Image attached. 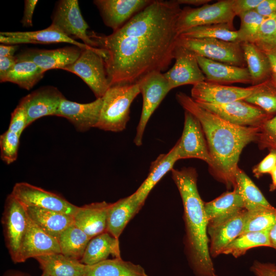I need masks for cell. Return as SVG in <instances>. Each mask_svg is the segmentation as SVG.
<instances>
[{
	"instance_id": "obj_15",
	"label": "cell",
	"mask_w": 276,
	"mask_h": 276,
	"mask_svg": "<svg viewBox=\"0 0 276 276\" xmlns=\"http://www.w3.org/2000/svg\"><path fill=\"white\" fill-rule=\"evenodd\" d=\"M258 85L241 87L204 81L193 85L191 91V98L197 103H228L245 100L255 91Z\"/></svg>"
},
{
	"instance_id": "obj_37",
	"label": "cell",
	"mask_w": 276,
	"mask_h": 276,
	"mask_svg": "<svg viewBox=\"0 0 276 276\" xmlns=\"http://www.w3.org/2000/svg\"><path fill=\"white\" fill-rule=\"evenodd\" d=\"M179 37L193 38H213L227 41H237V31L226 24H213L190 28Z\"/></svg>"
},
{
	"instance_id": "obj_5",
	"label": "cell",
	"mask_w": 276,
	"mask_h": 276,
	"mask_svg": "<svg viewBox=\"0 0 276 276\" xmlns=\"http://www.w3.org/2000/svg\"><path fill=\"white\" fill-rule=\"evenodd\" d=\"M99 48L82 50L77 60L62 70L81 78L92 90L97 99L102 98L110 86L104 58Z\"/></svg>"
},
{
	"instance_id": "obj_3",
	"label": "cell",
	"mask_w": 276,
	"mask_h": 276,
	"mask_svg": "<svg viewBox=\"0 0 276 276\" xmlns=\"http://www.w3.org/2000/svg\"><path fill=\"white\" fill-rule=\"evenodd\" d=\"M172 178L180 193L183 207L186 248L190 265L196 276H214L210 254L208 221L198 191L197 173L192 167L174 169Z\"/></svg>"
},
{
	"instance_id": "obj_34",
	"label": "cell",
	"mask_w": 276,
	"mask_h": 276,
	"mask_svg": "<svg viewBox=\"0 0 276 276\" xmlns=\"http://www.w3.org/2000/svg\"><path fill=\"white\" fill-rule=\"evenodd\" d=\"M45 72L33 62L17 60L1 82H12L22 88L30 90L43 78Z\"/></svg>"
},
{
	"instance_id": "obj_35",
	"label": "cell",
	"mask_w": 276,
	"mask_h": 276,
	"mask_svg": "<svg viewBox=\"0 0 276 276\" xmlns=\"http://www.w3.org/2000/svg\"><path fill=\"white\" fill-rule=\"evenodd\" d=\"M235 188L239 191L247 211L272 206L251 179L239 167L235 174Z\"/></svg>"
},
{
	"instance_id": "obj_10",
	"label": "cell",
	"mask_w": 276,
	"mask_h": 276,
	"mask_svg": "<svg viewBox=\"0 0 276 276\" xmlns=\"http://www.w3.org/2000/svg\"><path fill=\"white\" fill-rule=\"evenodd\" d=\"M11 194L26 206L52 210L73 216L79 207L57 194L27 182L16 183Z\"/></svg>"
},
{
	"instance_id": "obj_14",
	"label": "cell",
	"mask_w": 276,
	"mask_h": 276,
	"mask_svg": "<svg viewBox=\"0 0 276 276\" xmlns=\"http://www.w3.org/2000/svg\"><path fill=\"white\" fill-rule=\"evenodd\" d=\"M174 59H175L174 65L164 73L170 90L181 85H194L205 81L196 55L193 52L177 43L174 52Z\"/></svg>"
},
{
	"instance_id": "obj_11",
	"label": "cell",
	"mask_w": 276,
	"mask_h": 276,
	"mask_svg": "<svg viewBox=\"0 0 276 276\" xmlns=\"http://www.w3.org/2000/svg\"><path fill=\"white\" fill-rule=\"evenodd\" d=\"M52 19L51 25L67 36L79 38L85 44L98 48L97 43L90 38L87 32L88 26L81 14L77 0L58 2Z\"/></svg>"
},
{
	"instance_id": "obj_7",
	"label": "cell",
	"mask_w": 276,
	"mask_h": 276,
	"mask_svg": "<svg viewBox=\"0 0 276 276\" xmlns=\"http://www.w3.org/2000/svg\"><path fill=\"white\" fill-rule=\"evenodd\" d=\"M235 16L233 0L218 1L196 8L185 7L177 20V32L179 36L190 28L213 24H226L234 26Z\"/></svg>"
},
{
	"instance_id": "obj_8",
	"label": "cell",
	"mask_w": 276,
	"mask_h": 276,
	"mask_svg": "<svg viewBox=\"0 0 276 276\" xmlns=\"http://www.w3.org/2000/svg\"><path fill=\"white\" fill-rule=\"evenodd\" d=\"M138 82L143 96V106L133 142L136 146H141L150 117L170 89L162 72L150 73Z\"/></svg>"
},
{
	"instance_id": "obj_58",
	"label": "cell",
	"mask_w": 276,
	"mask_h": 276,
	"mask_svg": "<svg viewBox=\"0 0 276 276\" xmlns=\"http://www.w3.org/2000/svg\"><path fill=\"white\" fill-rule=\"evenodd\" d=\"M214 276H218V275H217V274H215V275H214Z\"/></svg>"
},
{
	"instance_id": "obj_27",
	"label": "cell",
	"mask_w": 276,
	"mask_h": 276,
	"mask_svg": "<svg viewBox=\"0 0 276 276\" xmlns=\"http://www.w3.org/2000/svg\"><path fill=\"white\" fill-rule=\"evenodd\" d=\"M142 207L133 194L110 203L106 232L119 239L128 223Z\"/></svg>"
},
{
	"instance_id": "obj_6",
	"label": "cell",
	"mask_w": 276,
	"mask_h": 276,
	"mask_svg": "<svg viewBox=\"0 0 276 276\" xmlns=\"http://www.w3.org/2000/svg\"><path fill=\"white\" fill-rule=\"evenodd\" d=\"M177 43L197 56L237 66L246 67L240 42L213 38L178 37Z\"/></svg>"
},
{
	"instance_id": "obj_56",
	"label": "cell",
	"mask_w": 276,
	"mask_h": 276,
	"mask_svg": "<svg viewBox=\"0 0 276 276\" xmlns=\"http://www.w3.org/2000/svg\"><path fill=\"white\" fill-rule=\"evenodd\" d=\"M271 79L273 81V82L275 84H276V74H275L272 73Z\"/></svg>"
},
{
	"instance_id": "obj_42",
	"label": "cell",
	"mask_w": 276,
	"mask_h": 276,
	"mask_svg": "<svg viewBox=\"0 0 276 276\" xmlns=\"http://www.w3.org/2000/svg\"><path fill=\"white\" fill-rule=\"evenodd\" d=\"M253 43L257 45H276V13L265 18Z\"/></svg>"
},
{
	"instance_id": "obj_51",
	"label": "cell",
	"mask_w": 276,
	"mask_h": 276,
	"mask_svg": "<svg viewBox=\"0 0 276 276\" xmlns=\"http://www.w3.org/2000/svg\"><path fill=\"white\" fill-rule=\"evenodd\" d=\"M257 46L266 55L270 62L272 73L276 74V45H260Z\"/></svg>"
},
{
	"instance_id": "obj_29",
	"label": "cell",
	"mask_w": 276,
	"mask_h": 276,
	"mask_svg": "<svg viewBox=\"0 0 276 276\" xmlns=\"http://www.w3.org/2000/svg\"><path fill=\"white\" fill-rule=\"evenodd\" d=\"M110 255L121 258L119 239L105 232L90 239L80 261L91 265L108 259Z\"/></svg>"
},
{
	"instance_id": "obj_38",
	"label": "cell",
	"mask_w": 276,
	"mask_h": 276,
	"mask_svg": "<svg viewBox=\"0 0 276 276\" xmlns=\"http://www.w3.org/2000/svg\"><path fill=\"white\" fill-rule=\"evenodd\" d=\"M245 101L259 107L271 116L276 114V84L271 79L259 84Z\"/></svg>"
},
{
	"instance_id": "obj_2",
	"label": "cell",
	"mask_w": 276,
	"mask_h": 276,
	"mask_svg": "<svg viewBox=\"0 0 276 276\" xmlns=\"http://www.w3.org/2000/svg\"><path fill=\"white\" fill-rule=\"evenodd\" d=\"M179 105L200 122L204 132L212 165V175L228 189L235 187V174L244 148L256 142L260 127H242L224 120L198 105L191 97L179 91L176 95Z\"/></svg>"
},
{
	"instance_id": "obj_50",
	"label": "cell",
	"mask_w": 276,
	"mask_h": 276,
	"mask_svg": "<svg viewBox=\"0 0 276 276\" xmlns=\"http://www.w3.org/2000/svg\"><path fill=\"white\" fill-rule=\"evenodd\" d=\"M17 59L16 56L0 57V80L13 67Z\"/></svg>"
},
{
	"instance_id": "obj_28",
	"label": "cell",
	"mask_w": 276,
	"mask_h": 276,
	"mask_svg": "<svg viewBox=\"0 0 276 276\" xmlns=\"http://www.w3.org/2000/svg\"><path fill=\"white\" fill-rule=\"evenodd\" d=\"M30 219L42 230L58 239L61 233L74 224L73 216L33 206H26Z\"/></svg>"
},
{
	"instance_id": "obj_1",
	"label": "cell",
	"mask_w": 276,
	"mask_h": 276,
	"mask_svg": "<svg viewBox=\"0 0 276 276\" xmlns=\"http://www.w3.org/2000/svg\"><path fill=\"white\" fill-rule=\"evenodd\" d=\"M181 9L176 1H153L110 35L88 33L103 51L110 86L137 83L165 71L174 59Z\"/></svg>"
},
{
	"instance_id": "obj_46",
	"label": "cell",
	"mask_w": 276,
	"mask_h": 276,
	"mask_svg": "<svg viewBox=\"0 0 276 276\" xmlns=\"http://www.w3.org/2000/svg\"><path fill=\"white\" fill-rule=\"evenodd\" d=\"M262 0H233V9L236 16L255 10Z\"/></svg>"
},
{
	"instance_id": "obj_13",
	"label": "cell",
	"mask_w": 276,
	"mask_h": 276,
	"mask_svg": "<svg viewBox=\"0 0 276 276\" xmlns=\"http://www.w3.org/2000/svg\"><path fill=\"white\" fill-rule=\"evenodd\" d=\"M176 144L179 159H199L206 163L209 168L211 166L212 159L201 124L188 111L185 110L182 133Z\"/></svg>"
},
{
	"instance_id": "obj_43",
	"label": "cell",
	"mask_w": 276,
	"mask_h": 276,
	"mask_svg": "<svg viewBox=\"0 0 276 276\" xmlns=\"http://www.w3.org/2000/svg\"><path fill=\"white\" fill-rule=\"evenodd\" d=\"M256 142L261 149L276 150V114L260 127Z\"/></svg>"
},
{
	"instance_id": "obj_26",
	"label": "cell",
	"mask_w": 276,
	"mask_h": 276,
	"mask_svg": "<svg viewBox=\"0 0 276 276\" xmlns=\"http://www.w3.org/2000/svg\"><path fill=\"white\" fill-rule=\"evenodd\" d=\"M179 159L175 144L168 152L160 154L151 163L147 178L133 193L141 205H143L152 189L165 175L173 169L174 164Z\"/></svg>"
},
{
	"instance_id": "obj_20",
	"label": "cell",
	"mask_w": 276,
	"mask_h": 276,
	"mask_svg": "<svg viewBox=\"0 0 276 276\" xmlns=\"http://www.w3.org/2000/svg\"><path fill=\"white\" fill-rule=\"evenodd\" d=\"M83 49L77 47H65L54 50H30L16 56L17 60L33 62L45 72L61 69L75 62Z\"/></svg>"
},
{
	"instance_id": "obj_19",
	"label": "cell",
	"mask_w": 276,
	"mask_h": 276,
	"mask_svg": "<svg viewBox=\"0 0 276 276\" xmlns=\"http://www.w3.org/2000/svg\"><path fill=\"white\" fill-rule=\"evenodd\" d=\"M61 253L58 239L46 233L29 217L27 228L21 243L18 263L30 258Z\"/></svg>"
},
{
	"instance_id": "obj_4",
	"label": "cell",
	"mask_w": 276,
	"mask_h": 276,
	"mask_svg": "<svg viewBox=\"0 0 276 276\" xmlns=\"http://www.w3.org/2000/svg\"><path fill=\"white\" fill-rule=\"evenodd\" d=\"M140 93L139 82L111 85L102 97L103 105L96 128L114 132L124 130L130 119L131 103Z\"/></svg>"
},
{
	"instance_id": "obj_25",
	"label": "cell",
	"mask_w": 276,
	"mask_h": 276,
	"mask_svg": "<svg viewBox=\"0 0 276 276\" xmlns=\"http://www.w3.org/2000/svg\"><path fill=\"white\" fill-rule=\"evenodd\" d=\"M110 203L102 201L78 207L73 216L74 224L91 238L106 232Z\"/></svg>"
},
{
	"instance_id": "obj_30",
	"label": "cell",
	"mask_w": 276,
	"mask_h": 276,
	"mask_svg": "<svg viewBox=\"0 0 276 276\" xmlns=\"http://www.w3.org/2000/svg\"><path fill=\"white\" fill-rule=\"evenodd\" d=\"M83 276H148L140 265L121 258L106 259L98 263L85 265Z\"/></svg>"
},
{
	"instance_id": "obj_55",
	"label": "cell",
	"mask_w": 276,
	"mask_h": 276,
	"mask_svg": "<svg viewBox=\"0 0 276 276\" xmlns=\"http://www.w3.org/2000/svg\"><path fill=\"white\" fill-rule=\"evenodd\" d=\"M271 177V183L269 186V191L272 192L276 190V166L270 173Z\"/></svg>"
},
{
	"instance_id": "obj_57",
	"label": "cell",
	"mask_w": 276,
	"mask_h": 276,
	"mask_svg": "<svg viewBox=\"0 0 276 276\" xmlns=\"http://www.w3.org/2000/svg\"><path fill=\"white\" fill-rule=\"evenodd\" d=\"M41 276H50V275L48 274L47 273H46L45 272H43V273L42 274Z\"/></svg>"
},
{
	"instance_id": "obj_18",
	"label": "cell",
	"mask_w": 276,
	"mask_h": 276,
	"mask_svg": "<svg viewBox=\"0 0 276 276\" xmlns=\"http://www.w3.org/2000/svg\"><path fill=\"white\" fill-rule=\"evenodd\" d=\"M102 105V98L88 103H79L64 98L61 101L56 116L66 119L77 130L84 132L96 127Z\"/></svg>"
},
{
	"instance_id": "obj_59",
	"label": "cell",
	"mask_w": 276,
	"mask_h": 276,
	"mask_svg": "<svg viewBox=\"0 0 276 276\" xmlns=\"http://www.w3.org/2000/svg\"><path fill=\"white\" fill-rule=\"evenodd\" d=\"M275 275H276V270H275Z\"/></svg>"
},
{
	"instance_id": "obj_12",
	"label": "cell",
	"mask_w": 276,
	"mask_h": 276,
	"mask_svg": "<svg viewBox=\"0 0 276 276\" xmlns=\"http://www.w3.org/2000/svg\"><path fill=\"white\" fill-rule=\"evenodd\" d=\"M197 103L227 122L239 126L260 127L272 117L245 100L221 104Z\"/></svg>"
},
{
	"instance_id": "obj_54",
	"label": "cell",
	"mask_w": 276,
	"mask_h": 276,
	"mask_svg": "<svg viewBox=\"0 0 276 276\" xmlns=\"http://www.w3.org/2000/svg\"><path fill=\"white\" fill-rule=\"evenodd\" d=\"M270 247L276 250V223L269 230Z\"/></svg>"
},
{
	"instance_id": "obj_44",
	"label": "cell",
	"mask_w": 276,
	"mask_h": 276,
	"mask_svg": "<svg viewBox=\"0 0 276 276\" xmlns=\"http://www.w3.org/2000/svg\"><path fill=\"white\" fill-rule=\"evenodd\" d=\"M27 127V118L24 107L20 104L11 113L8 129L21 135L24 130Z\"/></svg>"
},
{
	"instance_id": "obj_17",
	"label": "cell",
	"mask_w": 276,
	"mask_h": 276,
	"mask_svg": "<svg viewBox=\"0 0 276 276\" xmlns=\"http://www.w3.org/2000/svg\"><path fill=\"white\" fill-rule=\"evenodd\" d=\"M64 98L61 92L53 86L40 88L24 97L19 104L26 111L27 126L40 118L56 116Z\"/></svg>"
},
{
	"instance_id": "obj_9",
	"label": "cell",
	"mask_w": 276,
	"mask_h": 276,
	"mask_svg": "<svg viewBox=\"0 0 276 276\" xmlns=\"http://www.w3.org/2000/svg\"><path fill=\"white\" fill-rule=\"evenodd\" d=\"M2 220L7 247L12 261L18 263L28 215L25 206L11 193L6 198Z\"/></svg>"
},
{
	"instance_id": "obj_24",
	"label": "cell",
	"mask_w": 276,
	"mask_h": 276,
	"mask_svg": "<svg viewBox=\"0 0 276 276\" xmlns=\"http://www.w3.org/2000/svg\"><path fill=\"white\" fill-rule=\"evenodd\" d=\"M204 207L208 227L215 226L245 209L243 200L236 188L233 191L224 193L213 200L204 202Z\"/></svg>"
},
{
	"instance_id": "obj_32",
	"label": "cell",
	"mask_w": 276,
	"mask_h": 276,
	"mask_svg": "<svg viewBox=\"0 0 276 276\" xmlns=\"http://www.w3.org/2000/svg\"><path fill=\"white\" fill-rule=\"evenodd\" d=\"M43 272L50 276H83L85 265L61 253L45 255L35 258Z\"/></svg>"
},
{
	"instance_id": "obj_52",
	"label": "cell",
	"mask_w": 276,
	"mask_h": 276,
	"mask_svg": "<svg viewBox=\"0 0 276 276\" xmlns=\"http://www.w3.org/2000/svg\"><path fill=\"white\" fill-rule=\"evenodd\" d=\"M18 46L17 45H0V57L14 56Z\"/></svg>"
},
{
	"instance_id": "obj_23",
	"label": "cell",
	"mask_w": 276,
	"mask_h": 276,
	"mask_svg": "<svg viewBox=\"0 0 276 276\" xmlns=\"http://www.w3.org/2000/svg\"><path fill=\"white\" fill-rule=\"evenodd\" d=\"M196 58L207 82L223 85L252 83L247 67L230 65L197 55Z\"/></svg>"
},
{
	"instance_id": "obj_41",
	"label": "cell",
	"mask_w": 276,
	"mask_h": 276,
	"mask_svg": "<svg viewBox=\"0 0 276 276\" xmlns=\"http://www.w3.org/2000/svg\"><path fill=\"white\" fill-rule=\"evenodd\" d=\"M20 137V135L8 129L1 135V158L8 165L17 159Z\"/></svg>"
},
{
	"instance_id": "obj_39",
	"label": "cell",
	"mask_w": 276,
	"mask_h": 276,
	"mask_svg": "<svg viewBox=\"0 0 276 276\" xmlns=\"http://www.w3.org/2000/svg\"><path fill=\"white\" fill-rule=\"evenodd\" d=\"M275 223L276 208L271 206L247 211L245 224L242 234L269 231Z\"/></svg>"
},
{
	"instance_id": "obj_31",
	"label": "cell",
	"mask_w": 276,
	"mask_h": 276,
	"mask_svg": "<svg viewBox=\"0 0 276 276\" xmlns=\"http://www.w3.org/2000/svg\"><path fill=\"white\" fill-rule=\"evenodd\" d=\"M247 68L256 85L271 79L272 70L269 60L265 53L255 43H241Z\"/></svg>"
},
{
	"instance_id": "obj_21",
	"label": "cell",
	"mask_w": 276,
	"mask_h": 276,
	"mask_svg": "<svg viewBox=\"0 0 276 276\" xmlns=\"http://www.w3.org/2000/svg\"><path fill=\"white\" fill-rule=\"evenodd\" d=\"M0 42L6 44H50L65 42L83 50L93 48L67 36L52 25L44 29L35 31L1 32Z\"/></svg>"
},
{
	"instance_id": "obj_40",
	"label": "cell",
	"mask_w": 276,
	"mask_h": 276,
	"mask_svg": "<svg viewBox=\"0 0 276 276\" xmlns=\"http://www.w3.org/2000/svg\"><path fill=\"white\" fill-rule=\"evenodd\" d=\"M240 26L237 31V42H253L259 28L266 17L259 14L255 10L240 14Z\"/></svg>"
},
{
	"instance_id": "obj_47",
	"label": "cell",
	"mask_w": 276,
	"mask_h": 276,
	"mask_svg": "<svg viewBox=\"0 0 276 276\" xmlns=\"http://www.w3.org/2000/svg\"><path fill=\"white\" fill-rule=\"evenodd\" d=\"M250 270L256 276H276V265L273 263L255 261L251 266Z\"/></svg>"
},
{
	"instance_id": "obj_45",
	"label": "cell",
	"mask_w": 276,
	"mask_h": 276,
	"mask_svg": "<svg viewBox=\"0 0 276 276\" xmlns=\"http://www.w3.org/2000/svg\"><path fill=\"white\" fill-rule=\"evenodd\" d=\"M276 166V150H270L269 153L252 169L257 178L265 174H270Z\"/></svg>"
},
{
	"instance_id": "obj_36",
	"label": "cell",
	"mask_w": 276,
	"mask_h": 276,
	"mask_svg": "<svg viewBox=\"0 0 276 276\" xmlns=\"http://www.w3.org/2000/svg\"><path fill=\"white\" fill-rule=\"evenodd\" d=\"M268 231L243 233L226 247L222 254L231 255L238 258L252 248L259 246L270 247Z\"/></svg>"
},
{
	"instance_id": "obj_33",
	"label": "cell",
	"mask_w": 276,
	"mask_h": 276,
	"mask_svg": "<svg viewBox=\"0 0 276 276\" xmlns=\"http://www.w3.org/2000/svg\"><path fill=\"white\" fill-rule=\"evenodd\" d=\"M91 239L73 224L63 231L58 238L61 254L80 261Z\"/></svg>"
},
{
	"instance_id": "obj_16",
	"label": "cell",
	"mask_w": 276,
	"mask_h": 276,
	"mask_svg": "<svg viewBox=\"0 0 276 276\" xmlns=\"http://www.w3.org/2000/svg\"><path fill=\"white\" fill-rule=\"evenodd\" d=\"M153 1L151 0H95L104 24L116 31Z\"/></svg>"
},
{
	"instance_id": "obj_49",
	"label": "cell",
	"mask_w": 276,
	"mask_h": 276,
	"mask_svg": "<svg viewBox=\"0 0 276 276\" xmlns=\"http://www.w3.org/2000/svg\"><path fill=\"white\" fill-rule=\"evenodd\" d=\"M255 10L263 16H269L276 13V0H262Z\"/></svg>"
},
{
	"instance_id": "obj_22",
	"label": "cell",
	"mask_w": 276,
	"mask_h": 276,
	"mask_svg": "<svg viewBox=\"0 0 276 276\" xmlns=\"http://www.w3.org/2000/svg\"><path fill=\"white\" fill-rule=\"evenodd\" d=\"M247 214V211L243 209L217 225L208 227L212 258L222 254L226 247L243 233Z\"/></svg>"
},
{
	"instance_id": "obj_53",
	"label": "cell",
	"mask_w": 276,
	"mask_h": 276,
	"mask_svg": "<svg viewBox=\"0 0 276 276\" xmlns=\"http://www.w3.org/2000/svg\"><path fill=\"white\" fill-rule=\"evenodd\" d=\"M178 4H186L195 6H203L212 2L211 0H176Z\"/></svg>"
},
{
	"instance_id": "obj_48",
	"label": "cell",
	"mask_w": 276,
	"mask_h": 276,
	"mask_svg": "<svg viewBox=\"0 0 276 276\" xmlns=\"http://www.w3.org/2000/svg\"><path fill=\"white\" fill-rule=\"evenodd\" d=\"M38 2L37 0L25 1L24 15L21 22L24 27H30L32 26L33 14Z\"/></svg>"
}]
</instances>
